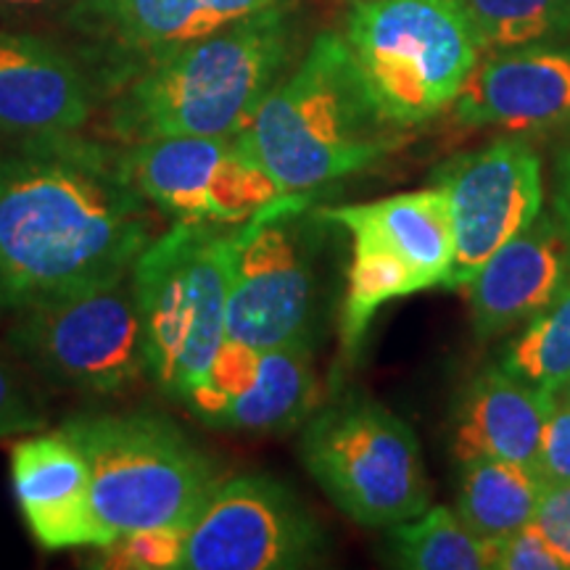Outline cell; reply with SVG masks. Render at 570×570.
Here are the masks:
<instances>
[{"instance_id":"6da1fadb","label":"cell","mask_w":570,"mask_h":570,"mask_svg":"<svg viewBox=\"0 0 570 570\" xmlns=\"http://www.w3.org/2000/svg\"><path fill=\"white\" fill-rule=\"evenodd\" d=\"M117 148L82 135L0 146V315L122 275L156 238Z\"/></svg>"},{"instance_id":"7a4b0ae2","label":"cell","mask_w":570,"mask_h":570,"mask_svg":"<svg viewBox=\"0 0 570 570\" xmlns=\"http://www.w3.org/2000/svg\"><path fill=\"white\" fill-rule=\"evenodd\" d=\"M294 42V3H285L177 48L111 90V138L122 146L169 135L235 138L281 82Z\"/></svg>"},{"instance_id":"3957f363","label":"cell","mask_w":570,"mask_h":570,"mask_svg":"<svg viewBox=\"0 0 570 570\" xmlns=\"http://www.w3.org/2000/svg\"><path fill=\"white\" fill-rule=\"evenodd\" d=\"M402 132L377 111L344 35L323 32L235 138L283 194H312L381 164Z\"/></svg>"},{"instance_id":"277c9868","label":"cell","mask_w":570,"mask_h":570,"mask_svg":"<svg viewBox=\"0 0 570 570\" xmlns=\"http://www.w3.org/2000/svg\"><path fill=\"white\" fill-rule=\"evenodd\" d=\"M59 431L88 462L104 547L132 531L188 529L219 481L214 462L167 417L82 415Z\"/></svg>"},{"instance_id":"5b68a950","label":"cell","mask_w":570,"mask_h":570,"mask_svg":"<svg viewBox=\"0 0 570 570\" xmlns=\"http://www.w3.org/2000/svg\"><path fill=\"white\" fill-rule=\"evenodd\" d=\"M238 225L183 223L156 235L132 265L148 377L183 402L227 338V277Z\"/></svg>"},{"instance_id":"8992f818","label":"cell","mask_w":570,"mask_h":570,"mask_svg":"<svg viewBox=\"0 0 570 570\" xmlns=\"http://www.w3.org/2000/svg\"><path fill=\"white\" fill-rule=\"evenodd\" d=\"M344 40L377 111L399 130L452 109L481 59L465 0H354Z\"/></svg>"},{"instance_id":"52a82bcc","label":"cell","mask_w":570,"mask_h":570,"mask_svg":"<svg viewBox=\"0 0 570 570\" xmlns=\"http://www.w3.org/2000/svg\"><path fill=\"white\" fill-rule=\"evenodd\" d=\"M298 458L325 497L367 529H391L431 508L415 431L367 396L348 394L312 412Z\"/></svg>"},{"instance_id":"ba28073f","label":"cell","mask_w":570,"mask_h":570,"mask_svg":"<svg viewBox=\"0 0 570 570\" xmlns=\"http://www.w3.org/2000/svg\"><path fill=\"white\" fill-rule=\"evenodd\" d=\"M9 344L56 386L119 394L148 375L132 267L11 315Z\"/></svg>"},{"instance_id":"9c48e42d","label":"cell","mask_w":570,"mask_h":570,"mask_svg":"<svg viewBox=\"0 0 570 570\" xmlns=\"http://www.w3.org/2000/svg\"><path fill=\"white\" fill-rule=\"evenodd\" d=\"M309 194H285L238 225L227 277V338L275 348L315 338L323 214Z\"/></svg>"},{"instance_id":"30bf717a","label":"cell","mask_w":570,"mask_h":570,"mask_svg":"<svg viewBox=\"0 0 570 570\" xmlns=\"http://www.w3.org/2000/svg\"><path fill=\"white\" fill-rule=\"evenodd\" d=\"M325 531L265 473L219 479L185 529L180 570H296L323 560Z\"/></svg>"},{"instance_id":"8fae6325","label":"cell","mask_w":570,"mask_h":570,"mask_svg":"<svg viewBox=\"0 0 570 570\" xmlns=\"http://www.w3.org/2000/svg\"><path fill=\"white\" fill-rule=\"evenodd\" d=\"M125 180L175 223L240 225L285 196L238 138L169 135L117 148Z\"/></svg>"},{"instance_id":"7c38bea8","label":"cell","mask_w":570,"mask_h":570,"mask_svg":"<svg viewBox=\"0 0 570 570\" xmlns=\"http://www.w3.org/2000/svg\"><path fill=\"white\" fill-rule=\"evenodd\" d=\"M433 180L446 194L454 230V262L444 288H462L544 209L541 159L529 140L499 138L452 156Z\"/></svg>"},{"instance_id":"4fadbf2b","label":"cell","mask_w":570,"mask_h":570,"mask_svg":"<svg viewBox=\"0 0 570 570\" xmlns=\"http://www.w3.org/2000/svg\"><path fill=\"white\" fill-rule=\"evenodd\" d=\"M294 0H75L61 19L85 61L114 90L148 63L273 6Z\"/></svg>"},{"instance_id":"5bb4252c","label":"cell","mask_w":570,"mask_h":570,"mask_svg":"<svg viewBox=\"0 0 570 570\" xmlns=\"http://www.w3.org/2000/svg\"><path fill=\"white\" fill-rule=\"evenodd\" d=\"M101 82L61 42L0 30V146L80 135L98 106Z\"/></svg>"},{"instance_id":"9a60e30c","label":"cell","mask_w":570,"mask_h":570,"mask_svg":"<svg viewBox=\"0 0 570 570\" xmlns=\"http://www.w3.org/2000/svg\"><path fill=\"white\" fill-rule=\"evenodd\" d=\"M452 109L462 127L570 132V46L558 40L489 51L470 71Z\"/></svg>"},{"instance_id":"2e32d148","label":"cell","mask_w":570,"mask_h":570,"mask_svg":"<svg viewBox=\"0 0 570 570\" xmlns=\"http://www.w3.org/2000/svg\"><path fill=\"white\" fill-rule=\"evenodd\" d=\"M481 341L525 325L570 288V238L554 212H539L462 285Z\"/></svg>"},{"instance_id":"e0dca14e","label":"cell","mask_w":570,"mask_h":570,"mask_svg":"<svg viewBox=\"0 0 570 570\" xmlns=\"http://www.w3.org/2000/svg\"><path fill=\"white\" fill-rule=\"evenodd\" d=\"M11 483L32 539L42 550L104 547L90 508V470L61 431L19 441L11 452Z\"/></svg>"},{"instance_id":"ac0fdd59","label":"cell","mask_w":570,"mask_h":570,"mask_svg":"<svg viewBox=\"0 0 570 570\" xmlns=\"http://www.w3.org/2000/svg\"><path fill=\"white\" fill-rule=\"evenodd\" d=\"M550 410L552 396L539 394L502 365L483 367L468 383L454 415V460L491 458L533 468Z\"/></svg>"},{"instance_id":"d6986e66","label":"cell","mask_w":570,"mask_h":570,"mask_svg":"<svg viewBox=\"0 0 570 570\" xmlns=\"http://www.w3.org/2000/svg\"><path fill=\"white\" fill-rule=\"evenodd\" d=\"M323 217L348 235H365L394 252L417 275L423 291L446 283L454 262V230L446 194L439 185L381 202L333 206L323 209Z\"/></svg>"},{"instance_id":"ffe728a7","label":"cell","mask_w":570,"mask_h":570,"mask_svg":"<svg viewBox=\"0 0 570 570\" xmlns=\"http://www.w3.org/2000/svg\"><path fill=\"white\" fill-rule=\"evenodd\" d=\"M317 404L315 338L262 348L254 383L219 412L212 428L233 433H285L304 425Z\"/></svg>"},{"instance_id":"44dd1931","label":"cell","mask_w":570,"mask_h":570,"mask_svg":"<svg viewBox=\"0 0 570 570\" xmlns=\"http://www.w3.org/2000/svg\"><path fill=\"white\" fill-rule=\"evenodd\" d=\"M544 483L529 465L475 458L460 462L454 512L475 537L499 544L537 515Z\"/></svg>"},{"instance_id":"7402d4cb","label":"cell","mask_w":570,"mask_h":570,"mask_svg":"<svg viewBox=\"0 0 570 570\" xmlns=\"http://www.w3.org/2000/svg\"><path fill=\"white\" fill-rule=\"evenodd\" d=\"M389 547L396 566L410 570H483L497 560L494 541L475 537L449 508H428L391 525Z\"/></svg>"},{"instance_id":"603a6c76","label":"cell","mask_w":570,"mask_h":570,"mask_svg":"<svg viewBox=\"0 0 570 570\" xmlns=\"http://www.w3.org/2000/svg\"><path fill=\"white\" fill-rule=\"evenodd\" d=\"M539 394L554 396L570 381V288L525 323L499 360Z\"/></svg>"},{"instance_id":"cb8c5ba5","label":"cell","mask_w":570,"mask_h":570,"mask_svg":"<svg viewBox=\"0 0 570 570\" xmlns=\"http://www.w3.org/2000/svg\"><path fill=\"white\" fill-rule=\"evenodd\" d=\"M481 51L570 38V0H465Z\"/></svg>"},{"instance_id":"d4e9b609","label":"cell","mask_w":570,"mask_h":570,"mask_svg":"<svg viewBox=\"0 0 570 570\" xmlns=\"http://www.w3.org/2000/svg\"><path fill=\"white\" fill-rule=\"evenodd\" d=\"M185 529H146L114 539L98 547L101 562L98 568L125 570H180Z\"/></svg>"},{"instance_id":"484cf974","label":"cell","mask_w":570,"mask_h":570,"mask_svg":"<svg viewBox=\"0 0 570 570\" xmlns=\"http://www.w3.org/2000/svg\"><path fill=\"white\" fill-rule=\"evenodd\" d=\"M48 425L46 410L21 381L13 365L0 354V441L21 436V433H40Z\"/></svg>"},{"instance_id":"4316f807","label":"cell","mask_w":570,"mask_h":570,"mask_svg":"<svg viewBox=\"0 0 570 570\" xmlns=\"http://www.w3.org/2000/svg\"><path fill=\"white\" fill-rule=\"evenodd\" d=\"M533 473L539 475L544 489L570 483V402L552 396V410L541 428Z\"/></svg>"},{"instance_id":"83f0119b","label":"cell","mask_w":570,"mask_h":570,"mask_svg":"<svg viewBox=\"0 0 570 570\" xmlns=\"http://www.w3.org/2000/svg\"><path fill=\"white\" fill-rule=\"evenodd\" d=\"M497 570H568L533 523L510 533L497 544Z\"/></svg>"},{"instance_id":"f1b7e54d","label":"cell","mask_w":570,"mask_h":570,"mask_svg":"<svg viewBox=\"0 0 570 570\" xmlns=\"http://www.w3.org/2000/svg\"><path fill=\"white\" fill-rule=\"evenodd\" d=\"M531 523L570 568V483L544 489Z\"/></svg>"},{"instance_id":"f546056e","label":"cell","mask_w":570,"mask_h":570,"mask_svg":"<svg viewBox=\"0 0 570 570\" xmlns=\"http://www.w3.org/2000/svg\"><path fill=\"white\" fill-rule=\"evenodd\" d=\"M75 0H0V21H32L67 17Z\"/></svg>"},{"instance_id":"4dcf8cb0","label":"cell","mask_w":570,"mask_h":570,"mask_svg":"<svg viewBox=\"0 0 570 570\" xmlns=\"http://www.w3.org/2000/svg\"><path fill=\"white\" fill-rule=\"evenodd\" d=\"M552 212L570 238V140L554 156L552 169Z\"/></svg>"},{"instance_id":"1f68e13d","label":"cell","mask_w":570,"mask_h":570,"mask_svg":"<svg viewBox=\"0 0 570 570\" xmlns=\"http://www.w3.org/2000/svg\"><path fill=\"white\" fill-rule=\"evenodd\" d=\"M554 399H562V402H570V381L558 391V394H554Z\"/></svg>"},{"instance_id":"d6a6232c","label":"cell","mask_w":570,"mask_h":570,"mask_svg":"<svg viewBox=\"0 0 570 570\" xmlns=\"http://www.w3.org/2000/svg\"><path fill=\"white\" fill-rule=\"evenodd\" d=\"M348 3H354V0H348Z\"/></svg>"},{"instance_id":"836d02e7","label":"cell","mask_w":570,"mask_h":570,"mask_svg":"<svg viewBox=\"0 0 570 570\" xmlns=\"http://www.w3.org/2000/svg\"><path fill=\"white\" fill-rule=\"evenodd\" d=\"M560 402H562V399H560Z\"/></svg>"}]
</instances>
